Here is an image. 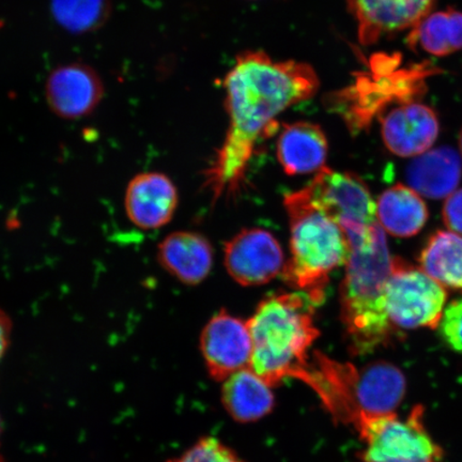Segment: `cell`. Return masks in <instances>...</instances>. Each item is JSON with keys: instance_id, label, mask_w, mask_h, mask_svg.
<instances>
[{"instance_id": "6da1fadb", "label": "cell", "mask_w": 462, "mask_h": 462, "mask_svg": "<svg viewBox=\"0 0 462 462\" xmlns=\"http://www.w3.org/2000/svg\"><path fill=\"white\" fill-rule=\"evenodd\" d=\"M319 87V78L309 63L276 61L260 51L236 58L224 79L226 137L205 171V187L213 201L239 189L254 149L274 126L277 116L311 99Z\"/></svg>"}, {"instance_id": "7a4b0ae2", "label": "cell", "mask_w": 462, "mask_h": 462, "mask_svg": "<svg viewBox=\"0 0 462 462\" xmlns=\"http://www.w3.org/2000/svg\"><path fill=\"white\" fill-rule=\"evenodd\" d=\"M394 262L379 223L368 239L350 246L340 286V317L352 354H369L397 333L386 314L384 298Z\"/></svg>"}, {"instance_id": "3957f363", "label": "cell", "mask_w": 462, "mask_h": 462, "mask_svg": "<svg viewBox=\"0 0 462 462\" xmlns=\"http://www.w3.org/2000/svg\"><path fill=\"white\" fill-rule=\"evenodd\" d=\"M317 306L303 292L264 299L247 321L253 355L251 368L271 386L285 378L303 381L310 371L309 350L319 337Z\"/></svg>"}, {"instance_id": "277c9868", "label": "cell", "mask_w": 462, "mask_h": 462, "mask_svg": "<svg viewBox=\"0 0 462 462\" xmlns=\"http://www.w3.org/2000/svg\"><path fill=\"white\" fill-rule=\"evenodd\" d=\"M284 205L291 221V258L282 279L320 305L328 276L348 262V238L338 224L310 204L301 189L287 195Z\"/></svg>"}, {"instance_id": "5b68a950", "label": "cell", "mask_w": 462, "mask_h": 462, "mask_svg": "<svg viewBox=\"0 0 462 462\" xmlns=\"http://www.w3.org/2000/svg\"><path fill=\"white\" fill-rule=\"evenodd\" d=\"M365 443L360 458L371 462H441L443 450L427 431L424 409L417 406L406 419L394 413H360L354 421Z\"/></svg>"}, {"instance_id": "8992f818", "label": "cell", "mask_w": 462, "mask_h": 462, "mask_svg": "<svg viewBox=\"0 0 462 462\" xmlns=\"http://www.w3.org/2000/svg\"><path fill=\"white\" fill-rule=\"evenodd\" d=\"M302 193L310 204L344 230L349 245L360 244L374 233L377 204L360 177L323 167Z\"/></svg>"}, {"instance_id": "52a82bcc", "label": "cell", "mask_w": 462, "mask_h": 462, "mask_svg": "<svg viewBox=\"0 0 462 462\" xmlns=\"http://www.w3.org/2000/svg\"><path fill=\"white\" fill-rule=\"evenodd\" d=\"M385 310L393 328L398 330L436 328L446 306V289L423 270L395 257L385 287Z\"/></svg>"}, {"instance_id": "ba28073f", "label": "cell", "mask_w": 462, "mask_h": 462, "mask_svg": "<svg viewBox=\"0 0 462 462\" xmlns=\"http://www.w3.org/2000/svg\"><path fill=\"white\" fill-rule=\"evenodd\" d=\"M225 267L241 286L268 284L285 268L284 252L268 230H242L224 247Z\"/></svg>"}, {"instance_id": "9c48e42d", "label": "cell", "mask_w": 462, "mask_h": 462, "mask_svg": "<svg viewBox=\"0 0 462 462\" xmlns=\"http://www.w3.org/2000/svg\"><path fill=\"white\" fill-rule=\"evenodd\" d=\"M406 378L388 362H374L357 369L346 364L345 389L351 407L350 424L360 413H394L406 394Z\"/></svg>"}, {"instance_id": "30bf717a", "label": "cell", "mask_w": 462, "mask_h": 462, "mask_svg": "<svg viewBox=\"0 0 462 462\" xmlns=\"http://www.w3.org/2000/svg\"><path fill=\"white\" fill-rule=\"evenodd\" d=\"M200 349L208 371L218 381L251 367L253 343L248 323L221 310L200 335Z\"/></svg>"}, {"instance_id": "8fae6325", "label": "cell", "mask_w": 462, "mask_h": 462, "mask_svg": "<svg viewBox=\"0 0 462 462\" xmlns=\"http://www.w3.org/2000/svg\"><path fill=\"white\" fill-rule=\"evenodd\" d=\"M436 0H346L362 45L417 26L430 14Z\"/></svg>"}, {"instance_id": "7c38bea8", "label": "cell", "mask_w": 462, "mask_h": 462, "mask_svg": "<svg viewBox=\"0 0 462 462\" xmlns=\"http://www.w3.org/2000/svg\"><path fill=\"white\" fill-rule=\"evenodd\" d=\"M45 94L51 112L62 119L74 120L95 111L102 100L104 86L95 69L73 62L51 73Z\"/></svg>"}, {"instance_id": "4fadbf2b", "label": "cell", "mask_w": 462, "mask_h": 462, "mask_svg": "<svg viewBox=\"0 0 462 462\" xmlns=\"http://www.w3.org/2000/svg\"><path fill=\"white\" fill-rule=\"evenodd\" d=\"M380 119L385 147L402 158L429 152L440 131L435 111L423 103H403Z\"/></svg>"}, {"instance_id": "5bb4252c", "label": "cell", "mask_w": 462, "mask_h": 462, "mask_svg": "<svg viewBox=\"0 0 462 462\" xmlns=\"http://www.w3.org/2000/svg\"><path fill=\"white\" fill-rule=\"evenodd\" d=\"M178 190L164 173H138L126 187L125 210L130 222L143 230L164 227L178 207Z\"/></svg>"}, {"instance_id": "9a60e30c", "label": "cell", "mask_w": 462, "mask_h": 462, "mask_svg": "<svg viewBox=\"0 0 462 462\" xmlns=\"http://www.w3.org/2000/svg\"><path fill=\"white\" fill-rule=\"evenodd\" d=\"M158 262L167 273L182 284L196 286L210 273L213 247L200 234L176 231L159 245Z\"/></svg>"}, {"instance_id": "2e32d148", "label": "cell", "mask_w": 462, "mask_h": 462, "mask_svg": "<svg viewBox=\"0 0 462 462\" xmlns=\"http://www.w3.org/2000/svg\"><path fill=\"white\" fill-rule=\"evenodd\" d=\"M328 143L319 125L299 121L287 125L277 141V159L289 176L306 175L325 167Z\"/></svg>"}, {"instance_id": "e0dca14e", "label": "cell", "mask_w": 462, "mask_h": 462, "mask_svg": "<svg viewBox=\"0 0 462 462\" xmlns=\"http://www.w3.org/2000/svg\"><path fill=\"white\" fill-rule=\"evenodd\" d=\"M461 176V159L450 147L433 149L419 155L406 171L409 186L431 199H441L453 194Z\"/></svg>"}, {"instance_id": "ac0fdd59", "label": "cell", "mask_w": 462, "mask_h": 462, "mask_svg": "<svg viewBox=\"0 0 462 462\" xmlns=\"http://www.w3.org/2000/svg\"><path fill=\"white\" fill-rule=\"evenodd\" d=\"M267 381L251 367L224 380L222 398L225 409L241 423L263 419L274 406V396Z\"/></svg>"}, {"instance_id": "d6986e66", "label": "cell", "mask_w": 462, "mask_h": 462, "mask_svg": "<svg viewBox=\"0 0 462 462\" xmlns=\"http://www.w3.org/2000/svg\"><path fill=\"white\" fill-rule=\"evenodd\" d=\"M427 219L429 210L413 189L397 184L379 196L377 221L392 236L410 238L423 229Z\"/></svg>"}, {"instance_id": "ffe728a7", "label": "cell", "mask_w": 462, "mask_h": 462, "mask_svg": "<svg viewBox=\"0 0 462 462\" xmlns=\"http://www.w3.org/2000/svg\"><path fill=\"white\" fill-rule=\"evenodd\" d=\"M408 43L433 56L444 57L462 50V13L456 9L430 14L411 29Z\"/></svg>"}, {"instance_id": "44dd1931", "label": "cell", "mask_w": 462, "mask_h": 462, "mask_svg": "<svg viewBox=\"0 0 462 462\" xmlns=\"http://www.w3.org/2000/svg\"><path fill=\"white\" fill-rule=\"evenodd\" d=\"M420 264L439 284L462 291V236L437 231L421 251Z\"/></svg>"}, {"instance_id": "7402d4cb", "label": "cell", "mask_w": 462, "mask_h": 462, "mask_svg": "<svg viewBox=\"0 0 462 462\" xmlns=\"http://www.w3.org/2000/svg\"><path fill=\"white\" fill-rule=\"evenodd\" d=\"M55 19L72 32H89L104 25L111 14L109 0H51Z\"/></svg>"}, {"instance_id": "603a6c76", "label": "cell", "mask_w": 462, "mask_h": 462, "mask_svg": "<svg viewBox=\"0 0 462 462\" xmlns=\"http://www.w3.org/2000/svg\"><path fill=\"white\" fill-rule=\"evenodd\" d=\"M167 462H245L216 438L201 439L186 453Z\"/></svg>"}, {"instance_id": "cb8c5ba5", "label": "cell", "mask_w": 462, "mask_h": 462, "mask_svg": "<svg viewBox=\"0 0 462 462\" xmlns=\"http://www.w3.org/2000/svg\"><path fill=\"white\" fill-rule=\"evenodd\" d=\"M438 328L444 343L462 355V299L455 300L447 306Z\"/></svg>"}, {"instance_id": "d4e9b609", "label": "cell", "mask_w": 462, "mask_h": 462, "mask_svg": "<svg viewBox=\"0 0 462 462\" xmlns=\"http://www.w3.org/2000/svg\"><path fill=\"white\" fill-rule=\"evenodd\" d=\"M442 215L448 228L462 236V189L449 195L444 204Z\"/></svg>"}, {"instance_id": "484cf974", "label": "cell", "mask_w": 462, "mask_h": 462, "mask_svg": "<svg viewBox=\"0 0 462 462\" xmlns=\"http://www.w3.org/2000/svg\"><path fill=\"white\" fill-rule=\"evenodd\" d=\"M13 334V321L5 311L0 309V361L7 352Z\"/></svg>"}, {"instance_id": "4316f807", "label": "cell", "mask_w": 462, "mask_h": 462, "mask_svg": "<svg viewBox=\"0 0 462 462\" xmlns=\"http://www.w3.org/2000/svg\"><path fill=\"white\" fill-rule=\"evenodd\" d=\"M459 146H460V150H461V153H462V129L460 131V135H459Z\"/></svg>"}, {"instance_id": "83f0119b", "label": "cell", "mask_w": 462, "mask_h": 462, "mask_svg": "<svg viewBox=\"0 0 462 462\" xmlns=\"http://www.w3.org/2000/svg\"><path fill=\"white\" fill-rule=\"evenodd\" d=\"M0 433H2V420H0Z\"/></svg>"}, {"instance_id": "f1b7e54d", "label": "cell", "mask_w": 462, "mask_h": 462, "mask_svg": "<svg viewBox=\"0 0 462 462\" xmlns=\"http://www.w3.org/2000/svg\"><path fill=\"white\" fill-rule=\"evenodd\" d=\"M2 27H3V22H2V20H0V28H2Z\"/></svg>"}, {"instance_id": "f546056e", "label": "cell", "mask_w": 462, "mask_h": 462, "mask_svg": "<svg viewBox=\"0 0 462 462\" xmlns=\"http://www.w3.org/2000/svg\"><path fill=\"white\" fill-rule=\"evenodd\" d=\"M0 462H5L2 456H0Z\"/></svg>"}, {"instance_id": "4dcf8cb0", "label": "cell", "mask_w": 462, "mask_h": 462, "mask_svg": "<svg viewBox=\"0 0 462 462\" xmlns=\"http://www.w3.org/2000/svg\"><path fill=\"white\" fill-rule=\"evenodd\" d=\"M362 462H371V461H364V460H362Z\"/></svg>"}]
</instances>
